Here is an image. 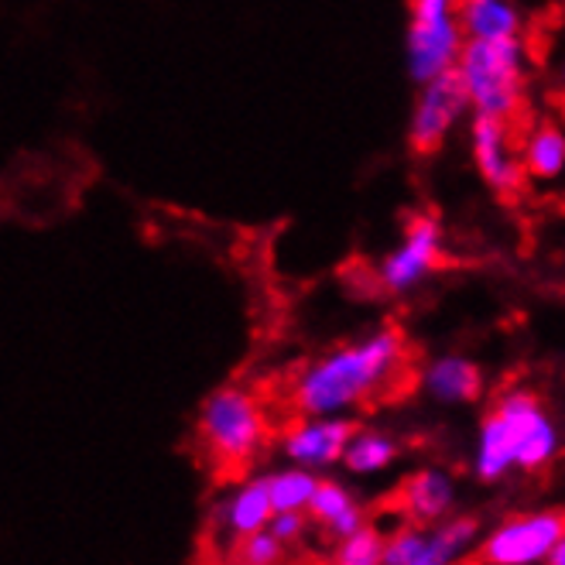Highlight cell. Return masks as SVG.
<instances>
[{"instance_id":"cell-19","label":"cell","mask_w":565,"mask_h":565,"mask_svg":"<svg viewBox=\"0 0 565 565\" xmlns=\"http://www.w3.org/2000/svg\"><path fill=\"white\" fill-rule=\"evenodd\" d=\"M268 487H271V501H275V511H302L309 514V504L319 490V477L316 470L309 467H295L291 470H278L268 477Z\"/></svg>"},{"instance_id":"cell-15","label":"cell","mask_w":565,"mask_h":565,"mask_svg":"<svg viewBox=\"0 0 565 565\" xmlns=\"http://www.w3.org/2000/svg\"><path fill=\"white\" fill-rule=\"evenodd\" d=\"M309 521L332 545H337L340 539H347L350 531H356L363 524V508L356 504V497L343 483L319 480V490L309 504Z\"/></svg>"},{"instance_id":"cell-5","label":"cell","mask_w":565,"mask_h":565,"mask_svg":"<svg viewBox=\"0 0 565 565\" xmlns=\"http://www.w3.org/2000/svg\"><path fill=\"white\" fill-rule=\"evenodd\" d=\"M459 4L462 0H408L405 55L408 73L418 86L452 73L459 65V55L467 49Z\"/></svg>"},{"instance_id":"cell-9","label":"cell","mask_w":565,"mask_h":565,"mask_svg":"<svg viewBox=\"0 0 565 565\" xmlns=\"http://www.w3.org/2000/svg\"><path fill=\"white\" fill-rule=\"evenodd\" d=\"M467 110H470V96L462 89V79L456 70L439 79L422 83L415 110H412V124H408L412 151L431 154L436 148H443L446 138L452 135V127L467 117Z\"/></svg>"},{"instance_id":"cell-4","label":"cell","mask_w":565,"mask_h":565,"mask_svg":"<svg viewBox=\"0 0 565 565\" xmlns=\"http://www.w3.org/2000/svg\"><path fill=\"white\" fill-rule=\"evenodd\" d=\"M456 73L473 114L501 120H514L521 114L527 89V52L521 39H467Z\"/></svg>"},{"instance_id":"cell-10","label":"cell","mask_w":565,"mask_h":565,"mask_svg":"<svg viewBox=\"0 0 565 565\" xmlns=\"http://www.w3.org/2000/svg\"><path fill=\"white\" fill-rule=\"evenodd\" d=\"M470 151H473L477 172L490 185V192H497L501 199L521 195L527 172H524L521 145H514L511 120L477 114L470 124Z\"/></svg>"},{"instance_id":"cell-16","label":"cell","mask_w":565,"mask_h":565,"mask_svg":"<svg viewBox=\"0 0 565 565\" xmlns=\"http://www.w3.org/2000/svg\"><path fill=\"white\" fill-rule=\"evenodd\" d=\"M521 158L527 179L552 182L565 175V130L548 120L535 124L521 141Z\"/></svg>"},{"instance_id":"cell-7","label":"cell","mask_w":565,"mask_h":565,"mask_svg":"<svg viewBox=\"0 0 565 565\" xmlns=\"http://www.w3.org/2000/svg\"><path fill=\"white\" fill-rule=\"evenodd\" d=\"M480 524L473 518H446L439 524H402L387 535V565H446L470 562L480 545Z\"/></svg>"},{"instance_id":"cell-11","label":"cell","mask_w":565,"mask_h":565,"mask_svg":"<svg viewBox=\"0 0 565 565\" xmlns=\"http://www.w3.org/2000/svg\"><path fill=\"white\" fill-rule=\"evenodd\" d=\"M353 422L343 415H298L281 436V452L295 467L326 470L332 462H343V452L353 439Z\"/></svg>"},{"instance_id":"cell-6","label":"cell","mask_w":565,"mask_h":565,"mask_svg":"<svg viewBox=\"0 0 565 565\" xmlns=\"http://www.w3.org/2000/svg\"><path fill=\"white\" fill-rule=\"evenodd\" d=\"M565 539V511L542 508L511 514L480 539L470 562L480 565H542Z\"/></svg>"},{"instance_id":"cell-12","label":"cell","mask_w":565,"mask_h":565,"mask_svg":"<svg viewBox=\"0 0 565 565\" xmlns=\"http://www.w3.org/2000/svg\"><path fill=\"white\" fill-rule=\"evenodd\" d=\"M394 508L412 524H439L452 518L456 480L446 470H418L394 490Z\"/></svg>"},{"instance_id":"cell-13","label":"cell","mask_w":565,"mask_h":565,"mask_svg":"<svg viewBox=\"0 0 565 565\" xmlns=\"http://www.w3.org/2000/svg\"><path fill=\"white\" fill-rule=\"evenodd\" d=\"M271 518H275V501H271L268 477H254V480H244L234 493L226 497L216 524L223 527L230 545H237L247 535H254V531L268 527Z\"/></svg>"},{"instance_id":"cell-17","label":"cell","mask_w":565,"mask_h":565,"mask_svg":"<svg viewBox=\"0 0 565 565\" xmlns=\"http://www.w3.org/2000/svg\"><path fill=\"white\" fill-rule=\"evenodd\" d=\"M459 11L467 39H521V11L514 8V0H462Z\"/></svg>"},{"instance_id":"cell-8","label":"cell","mask_w":565,"mask_h":565,"mask_svg":"<svg viewBox=\"0 0 565 565\" xmlns=\"http://www.w3.org/2000/svg\"><path fill=\"white\" fill-rule=\"evenodd\" d=\"M443 264V226L431 213H415L397 244L377 268V285L391 295H408Z\"/></svg>"},{"instance_id":"cell-23","label":"cell","mask_w":565,"mask_h":565,"mask_svg":"<svg viewBox=\"0 0 565 565\" xmlns=\"http://www.w3.org/2000/svg\"><path fill=\"white\" fill-rule=\"evenodd\" d=\"M552 565H565V539L558 542V548H555V555H552Z\"/></svg>"},{"instance_id":"cell-14","label":"cell","mask_w":565,"mask_h":565,"mask_svg":"<svg viewBox=\"0 0 565 565\" xmlns=\"http://www.w3.org/2000/svg\"><path fill=\"white\" fill-rule=\"evenodd\" d=\"M422 387L436 397L439 405H470L483 391V374L467 356H436L422 374Z\"/></svg>"},{"instance_id":"cell-24","label":"cell","mask_w":565,"mask_h":565,"mask_svg":"<svg viewBox=\"0 0 565 565\" xmlns=\"http://www.w3.org/2000/svg\"><path fill=\"white\" fill-rule=\"evenodd\" d=\"M555 86H558V93L565 96V65H562V70H558V76H555Z\"/></svg>"},{"instance_id":"cell-21","label":"cell","mask_w":565,"mask_h":565,"mask_svg":"<svg viewBox=\"0 0 565 565\" xmlns=\"http://www.w3.org/2000/svg\"><path fill=\"white\" fill-rule=\"evenodd\" d=\"M291 552L288 545L275 535L271 527H260L254 535H247L244 542L234 545V558L237 562H247V565H275V562H285Z\"/></svg>"},{"instance_id":"cell-2","label":"cell","mask_w":565,"mask_h":565,"mask_svg":"<svg viewBox=\"0 0 565 565\" xmlns=\"http://www.w3.org/2000/svg\"><path fill=\"white\" fill-rule=\"evenodd\" d=\"M558 428L545 405L531 391H504L490 405L487 418L477 431L473 449V473L483 483H497L521 473H539L558 456Z\"/></svg>"},{"instance_id":"cell-3","label":"cell","mask_w":565,"mask_h":565,"mask_svg":"<svg viewBox=\"0 0 565 565\" xmlns=\"http://www.w3.org/2000/svg\"><path fill=\"white\" fill-rule=\"evenodd\" d=\"M195 439L206 449L216 470L244 473L247 467H254V459L271 439L268 408L254 391L241 384L216 387L199 408Z\"/></svg>"},{"instance_id":"cell-22","label":"cell","mask_w":565,"mask_h":565,"mask_svg":"<svg viewBox=\"0 0 565 565\" xmlns=\"http://www.w3.org/2000/svg\"><path fill=\"white\" fill-rule=\"evenodd\" d=\"M309 514H302V511H275V518H271V531L275 535L288 545V552L291 548H298L306 542V531H309Z\"/></svg>"},{"instance_id":"cell-20","label":"cell","mask_w":565,"mask_h":565,"mask_svg":"<svg viewBox=\"0 0 565 565\" xmlns=\"http://www.w3.org/2000/svg\"><path fill=\"white\" fill-rule=\"evenodd\" d=\"M332 548H337L332 552V562H340V565H377V562H384L387 535L381 527L363 521L356 531H350V535L340 539Z\"/></svg>"},{"instance_id":"cell-1","label":"cell","mask_w":565,"mask_h":565,"mask_svg":"<svg viewBox=\"0 0 565 565\" xmlns=\"http://www.w3.org/2000/svg\"><path fill=\"white\" fill-rule=\"evenodd\" d=\"M408 381V337L402 329L384 326L298 371L288 387V402L298 415H343L384 402V397L405 391Z\"/></svg>"},{"instance_id":"cell-18","label":"cell","mask_w":565,"mask_h":565,"mask_svg":"<svg viewBox=\"0 0 565 565\" xmlns=\"http://www.w3.org/2000/svg\"><path fill=\"white\" fill-rule=\"evenodd\" d=\"M394 459H397V443L387 436V431L356 428L347 452H343V467L356 477H374V473H384Z\"/></svg>"}]
</instances>
